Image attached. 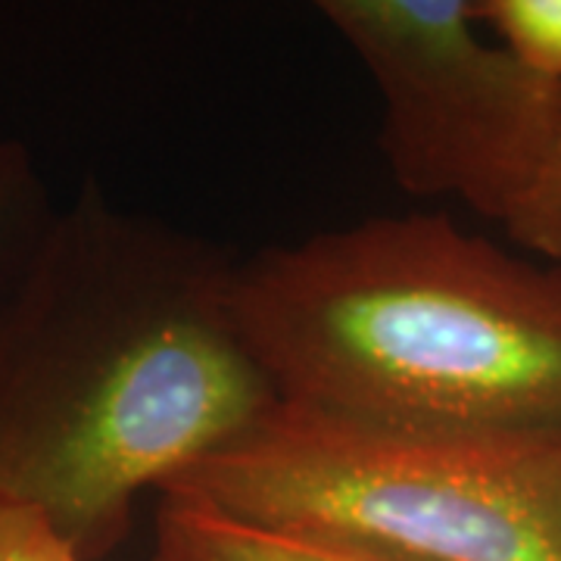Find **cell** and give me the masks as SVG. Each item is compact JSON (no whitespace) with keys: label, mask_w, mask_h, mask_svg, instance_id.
I'll use <instances>...</instances> for the list:
<instances>
[{"label":"cell","mask_w":561,"mask_h":561,"mask_svg":"<svg viewBox=\"0 0 561 561\" xmlns=\"http://www.w3.org/2000/svg\"><path fill=\"white\" fill-rule=\"evenodd\" d=\"M238 260L84 181L0 324V490L84 561L250 434L278 393L234 300Z\"/></svg>","instance_id":"6da1fadb"},{"label":"cell","mask_w":561,"mask_h":561,"mask_svg":"<svg viewBox=\"0 0 561 561\" xmlns=\"http://www.w3.org/2000/svg\"><path fill=\"white\" fill-rule=\"evenodd\" d=\"M280 402L412 427L561 434V265L449 216H371L238 260Z\"/></svg>","instance_id":"7a4b0ae2"},{"label":"cell","mask_w":561,"mask_h":561,"mask_svg":"<svg viewBox=\"0 0 561 561\" xmlns=\"http://www.w3.org/2000/svg\"><path fill=\"white\" fill-rule=\"evenodd\" d=\"M169 493L397 561H561V434L378 424L278 402Z\"/></svg>","instance_id":"3957f363"},{"label":"cell","mask_w":561,"mask_h":561,"mask_svg":"<svg viewBox=\"0 0 561 561\" xmlns=\"http://www.w3.org/2000/svg\"><path fill=\"white\" fill-rule=\"evenodd\" d=\"M381 98L378 150L409 197L515 216L561 128V81L481 35L478 0H324Z\"/></svg>","instance_id":"277c9868"},{"label":"cell","mask_w":561,"mask_h":561,"mask_svg":"<svg viewBox=\"0 0 561 561\" xmlns=\"http://www.w3.org/2000/svg\"><path fill=\"white\" fill-rule=\"evenodd\" d=\"M150 561H397L341 542L268 530L228 518L203 502L165 493Z\"/></svg>","instance_id":"5b68a950"},{"label":"cell","mask_w":561,"mask_h":561,"mask_svg":"<svg viewBox=\"0 0 561 561\" xmlns=\"http://www.w3.org/2000/svg\"><path fill=\"white\" fill-rule=\"evenodd\" d=\"M57 216L35 153L16 138L0 140V324L38 265Z\"/></svg>","instance_id":"8992f818"},{"label":"cell","mask_w":561,"mask_h":561,"mask_svg":"<svg viewBox=\"0 0 561 561\" xmlns=\"http://www.w3.org/2000/svg\"><path fill=\"white\" fill-rule=\"evenodd\" d=\"M478 20L518 60L561 81V0H478Z\"/></svg>","instance_id":"52a82bcc"},{"label":"cell","mask_w":561,"mask_h":561,"mask_svg":"<svg viewBox=\"0 0 561 561\" xmlns=\"http://www.w3.org/2000/svg\"><path fill=\"white\" fill-rule=\"evenodd\" d=\"M502 228L530 256L561 265V128L540 179Z\"/></svg>","instance_id":"ba28073f"},{"label":"cell","mask_w":561,"mask_h":561,"mask_svg":"<svg viewBox=\"0 0 561 561\" xmlns=\"http://www.w3.org/2000/svg\"><path fill=\"white\" fill-rule=\"evenodd\" d=\"M0 561H84L35 505L0 490Z\"/></svg>","instance_id":"9c48e42d"}]
</instances>
